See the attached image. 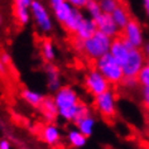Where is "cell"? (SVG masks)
Segmentation results:
<instances>
[{
  "mask_svg": "<svg viewBox=\"0 0 149 149\" xmlns=\"http://www.w3.org/2000/svg\"><path fill=\"white\" fill-rule=\"evenodd\" d=\"M5 65H4V63H1V62H0V73H1V74H4L5 73Z\"/></svg>",
  "mask_w": 149,
  "mask_h": 149,
  "instance_id": "obj_35",
  "label": "cell"
},
{
  "mask_svg": "<svg viewBox=\"0 0 149 149\" xmlns=\"http://www.w3.org/2000/svg\"><path fill=\"white\" fill-rule=\"evenodd\" d=\"M121 36L132 44L133 48H143L144 46V33L141 24L135 18H132L129 23L125 25V28L121 31Z\"/></svg>",
  "mask_w": 149,
  "mask_h": 149,
  "instance_id": "obj_8",
  "label": "cell"
},
{
  "mask_svg": "<svg viewBox=\"0 0 149 149\" xmlns=\"http://www.w3.org/2000/svg\"><path fill=\"white\" fill-rule=\"evenodd\" d=\"M22 96H23V99L27 101L28 104H31L32 106H42V104L44 101V96L40 94V92H37V91H33V90H28V88H25L22 92Z\"/></svg>",
  "mask_w": 149,
  "mask_h": 149,
  "instance_id": "obj_19",
  "label": "cell"
},
{
  "mask_svg": "<svg viewBox=\"0 0 149 149\" xmlns=\"http://www.w3.org/2000/svg\"><path fill=\"white\" fill-rule=\"evenodd\" d=\"M67 140L73 148H84L87 143V138L77 129H71L67 133Z\"/></svg>",
  "mask_w": 149,
  "mask_h": 149,
  "instance_id": "obj_18",
  "label": "cell"
},
{
  "mask_svg": "<svg viewBox=\"0 0 149 149\" xmlns=\"http://www.w3.org/2000/svg\"><path fill=\"white\" fill-rule=\"evenodd\" d=\"M140 96H141V105L149 113V87H141Z\"/></svg>",
  "mask_w": 149,
  "mask_h": 149,
  "instance_id": "obj_26",
  "label": "cell"
},
{
  "mask_svg": "<svg viewBox=\"0 0 149 149\" xmlns=\"http://www.w3.org/2000/svg\"><path fill=\"white\" fill-rule=\"evenodd\" d=\"M136 80L140 87H149V61L145 62L144 67L136 76Z\"/></svg>",
  "mask_w": 149,
  "mask_h": 149,
  "instance_id": "obj_24",
  "label": "cell"
},
{
  "mask_svg": "<svg viewBox=\"0 0 149 149\" xmlns=\"http://www.w3.org/2000/svg\"><path fill=\"white\" fill-rule=\"evenodd\" d=\"M0 62L4 63V65L6 66L10 62V56L8 53H1V56H0Z\"/></svg>",
  "mask_w": 149,
  "mask_h": 149,
  "instance_id": "obj_30",
  "label": "cell"
},
{
  "mask_svg": "<svg viewBox=\"0 0 149 149\" xmlns=\"http://www.w3.org/2000/svg\"><path fill=\"white\" fill-rule=\"evenodd\" d=\"M46 73H47V86L51 91L57 92L62 87L61 85V77H59V71L54 66L48 65L46 66Z\"/></svg>",
  "mask_w": 149,
  "mask_h": 149,
  "instance_id": "obj_13",
  "label": "cell"
},
{
  "mask_svg": "<svg viewBox=\"0 0 149 149\" xmlns=\"http://www.w3.org/2000/svg\"><path fill=\"white\" fill-rule=\"evenodd\" d=\"M95 68L105 77L110 85H121L124 80L123 66L115 61L110 53H106L99 59H96Z\"/></svg>",
  "mask_w": 149,
  "mask_h": 149,
  "instance_id": "obj_3",
  "label": "cell"
},
{
  "mask_svg": "<svg viewBox=\"0 0 149 149\" xmlns=\"http://www.w3.org/2000/svg\"><path fill=\"white\" fill-rule=\"evenodd\" d=\"M96 1H100V0H96Z\"/></svg>",
  "mask_w": 149,
  "mask_h": 149,
  "instance_id": "obj_37",
  "label": "cell"
},
{
  "mask_svg": "<svg viewBox=\"0 0 149 149\" xmlns=\"http://www.w3.org/2000/svg\"><path fill=\"white\" fill-rule=\"evenodd\" d=\"M52 10H53L54 18L58 20V23H61L63 25V24H65V22L68 19V17L71 15L73 8L67 1H63L62 4H59L58 6H56V8H53Z\"/></svg>",
  "mask_w": 149,
  "mask_h": 149,
  "instance_id": "obj_17",
  "label": "cell"
},
{
  "mask_svg": "<svg viewBox=\"0 0 149 149\" xmlns=\"http://www.w3.org/2000/svg\"><path fill=\"white\" fill-rule=\"evenodd\" d=\"M96 32H97V25H96L95 20L91 19V18L85 17V19L82 20V23L80 24L74 37H76L77 40L84 42V40L90 39L91 37H94L96 34Z\"/></svg>",
  "mask_w": 149,
  "mask_h": 149,
  "instance_id": "obj_11",
  "label": "cell"
},
{
  "mask_svg": "<svg viewBox=\"0 0 149 149\" xmlns=\"http://www.w3.org/2000/svg\"><path fill=\"white\" fill-rule=\"evenodd\" d=\"M143 6H144V12L147 14V17H149V0H143Z\"/></svg>",
  "mask_w": 149,
  "mask_h": 149,
  "instance_id": "obj_34",
  "label": "cell"
},
{
  "mask_svg": "<svg viewBox=\"0 0 149 149\" xmlns=\"http://www.w3.org/2000/svg\"><path fill=\"white\" fill-rule=\"evenodd\" d=\"M147 58L144 56L143 49H138L134 48L129 52V56L126 58L125 63L123 65V72H124V77H136L141 68L144 67Z\"/></svg>",
  "mask_w": 149,
  "mask_h": 149,
  "instance_id": "obj_5",
  "label": "cell"
},
{
  "mask_svg": "<svg viewBox=\"0 0 149 149\" xmlns=\"http://www.w3.org/2000/svg\"><path fill=\"white\" fill-rule=\"evenodd\" d=\"M111 42H113V38L97 31L96 34L91 37L90 39H86L84 42L79 40V48L80 51L84 52L86 57L96 61L100 57H102L104 54L109 53Z\"/></svg>",
  "mask_w": 149,
  "mask_h": 149,
  "instance_id": "obj_2",
  "label": "cell"
},
{
  "mask_svg": "<svg viewBox=\"0 0 149 149\" xmlns=\"http://www.w3.org/2000/svg\"><path fill=\"white\" fill-rule=\"evenodd\" d=\"M141 49H143V52H144V56H145V58H147V61H149V42L145 43Z\"/></svg>",
  "mask_w": 149,
  "mask_h": 149,
  "instance_id": "obj_32",
  "label": "cell"
},
{
  "mask_svg": "<svg viewBox=\"0 0 149 149\" xmlns=\"http://www.w3.org/2000/svg\"><path fill=\"white\" fill-rule=\"evenodd\" d=\"M0 149H12V145L8 140H0Z\"/></svg>",
  "mask_w": 149,
  "mask_h": 149,
  "instance_id": "obj_31",
  "label": "cell"
},
{
  "mask_svg": "<svg viewBox=\"0 0 149 149\" xmlns=\"http://www.w3.org/2000/svg\"><path fill=\"white\" fill-rule=\"evenodd\" d=\"M95 107L104 118L110 119L114 118L116 114V97H115L114 91L110 90L104 92V94L96 96L94 100Z\"/></svg>",
  "mask_w": 149,
  "mask_h": 149,
  "instance_id": "obj_6",
  "label": "cell"
},
{
  "mask_svg": "<svg viewBox=\"0 0 149 149\" xmlns=\"http://www.w3.org/2000/svg\"><path fill=\"white\" fill-rule=\"evenodd\" d=\"M42 136L47 144L54 145V144L58 143L59 139H61V132H59V129L54 124H47L43 128Z\"/></svg>",
  "mask_w": 149,
  "mask_h": 149,
  "instance_id": "obj_16",
  "label": "cell"
},
{
  "mask_svg": "<svg viewBox=\"0 0 149 149\" xmlns=\"http://www.w3.org/2000/svg\"><path fill=\"white\" fill-rule=\"evenodd\" d=\"M111 17H113V19H114L115 23H116V25L120 28V31H123V29L125 28V25L129 23V20L132 19L129 9L125 6L124 3L114 10V13L111 14Z\"/></svg>",
  "mask_w": 149,
  "mask_h": 149,
  "instance_id": "obj_14",
  "label": "cell"
},
{
  "mask_svg": "<svg viewBox=\"0 0 149 149\" xmlns=\"http://www.w3.org/2000/svg\"><path fill=\"white\" fill-rule=\"evenodd\" d=\"M15 17H17V20L22 25H27L31 20V10L28 9H22V8H15Z\"/></svg>",
  "mask_w": 149,
  "mask_h": 149,
  "instance_id": "obj_25",
  "label": "cell"
},
{
  "mask_svg": "<svg viewBox=\"0 0 149 149\" xmlns=\"http://www.w3.org/2000/svg\"><path fill=\"white\" fill-rule=\"evenodd\" d=\"M95 23L97 25V31L106 34L107 37L110 38H116L118 36L121 34V31L120 28L116 25V23L114 22L111 14H101L99 18L95 19Z\"/></svg>",
  "mask_w": 149,
  "mask_h": 149,
  "instance_id": "obj_10",
  "label": "cell"
},
{
  "mask_svg": "<svg viewBox=\"0 0 149 149\" xmlns=\"http://www.w3.org/2000/svg\"><path fill=\"white\" fill-rule=\"evenodd\" d=\"M63 1H66V0H49V3H51V6H52V9L56 8V6H58L59 4H62Z\"/></svg>",
  "mask_w": 149,
  "mask_h": 149,
  "instance_id": "obj_33",
  "label": "cell"
},
{
  "mask_svg": "<svg viewBox=\"0 0 149 149\" xmlns=\"http://www.w3.org/2000/svg\"><path fill=\"white\" fill-rule=\"evenodd\" d=\"M34 0H14V5L15 8H22V9H28L31 10V6Z\"/></svg>",
  "mask_w": 149,
  "mask_h": 149,
  "instance_id": "obj_29",
  "label": "cell"
},
{
  "mask_svg": "<svg viewBox=\"0 0 149 149\" xmlns=\"http://www.w3.org/2000/svg\"><path fill=\"white\" fill-rule=\"evenodd\" d=\"M121 85L125 87H128V88H135V87L139 86V82H138L136 77H124Z\"/></svg>",
  "mask_w": 149,
  "mask_h": 149,
  "instance_id": "obj_27",
  "label": "cell"
},
{
  "mask_svg": "<svg viewBox=\"0 0 149 149\" xmlns=\"http://www.w3.org/2000/svg\"><path fill=\"white\" fill-rule=\"evenodd\" d=\"M84 19H85V15L82 14V12L79 9H73L71 15L68 17V19L63 24V28L66 29V32L71 33V34H76L77 29H79L80 24L82 23Z\"/></svg>",
  "mask_w": 149,
  "mask_h": 149,
  "instance_id": "obj_12",
  "label": "cell"
},
{
  "mask_svg": "<svg viewBox=\"0 0 149 149\" xmlns=\"http://www.w3.org/2000/svg\"><path fill=\"white\" fill-rule=\"evenodd\" d=\"M132 49H134L133 46L120 34V36H118L116 38L113 39L109 53L113 56V58L115 59V61L123 66L125 63L126 58H128L129 52Z\"/></svg>",
  "mask_w": 149,
  "mask_h": 149,
  "instance_id": "obj_9",
  "label": "cell"
},
{
  "mask_svg": "<svg viewBox=\"0 0 149 149\" xmlns=\"http://www.w3.org/2000/svg\"><path fill=\"white\" fill-rule=\"evenodd\" d=\"M148 123H149V113H148Z\"/></svg>",
  "mask_w": 149,
  "mask_h": 149,
  "instance_id": "obj_36",
  "label": "cell"
},
{
  "mask_svg": "<svg viewBox=\"0 0 149 149\" xmlns=\"http://www.w3.org/2000/svg\"><path fill=\"white\" fill-rule=\"evenodd\" d=\"M85 87L90 94L96 97V96L109 91L111 88V85L107 82L106 79L99 72L96 68L90 70L85 76Z\"/></svg>",
  "mask_w": 149,
  "mask_h": 149,
  "instance_id": "obj_4",
  "label": "cell"
},
{
  "mask_svg": "<svg viewBox=\"0 0 149 149\" xmlns=\"http://www.w3.org/2000/svg\"><path fill=\"white\" fill-rule=\"evenodd\" d=\"M77 126V130L80 133H82L86 138H90L92 134H94V130H95V126H96V120L92 115H87V116L82 118L81 120L74 123Z\"/></svg>",
  "mask_w": 149,
  "mask_h": 149,
  "instance_id": "obj_15",
  "label": "cell"
},
{
  "mask_svg": "<svg viewBox=\"0 0 149 149\" xmlns=\"http://www.w3.org/2000/svg\"><path fill=\"white\" fill-rule=\"evenodd\" d=\"M66 1L68 3L73 9L82 10V9L86 8V4L88 3V0H66Z\"/></svg>",
  "mask_w": 149,
  "mask_h": 149,
  "instance_id": "obj_28",
  "label": "cell"
},
{
  "mask_svg": "<svg viewBox=\"0 0 149 149\" xmlns=\"http://www.w3.org/2000/svg\"><path fill=\"white\" fill-rule=\"evenodd\" d=\"M99 4L104 14H113L114 10L123 4V1L121 0H100Z\"/></svg>",
  "mask_w": 149,
  "mask_h": 149,
  "instance_id": "obj_22",
  "label": "cell"
},
{
  "mask_svg": "<svg viewBox=\"0 0 149 149\" xmlns=\"http://www.w3.org/2000/svg\"><path fill=\"white\" fill-rule=\"evenodd\" d=\"M42 109L44 113V116H46L48 120H53L56 116H58V110L57 106L54 104L53 97H46L44 101L42 104Z\"/></svg>",
  "mask_w": 149,
  "mask_h": 149,
  "instance_id": "obj_20",
  "label": "cell"
},
{
  "mask_svg": "<svg viewBox=\"0 0 149 149\" xmlns=\"http://www.w3.org/2000/svg\"><path fill=\"white\" fill-rule=\"evenodd\" d=\"M40 53H42L43 58L46 62H52L56 58V52H54V46L49 39L43 40L42 46H40Z\"/></svg>",
  "mask_w": 149,
  "mask_h": 149,
  "instance_id": "obj_21",
  "label": "cell"
},
{
  "mask_svg": "<svg viewBox=\"0 0 149 149\" xmlns=\"http://www.w3.org/2000/svg\"><path fill=\"white\" fill-rule=\"evenodd\" d=\"M85 10L88 13V15H90L91 19H94V20L102 14L99 1H96V0H88V3L86 4V8H85Z\"/></svg>",
  "mask_w": 149,
  "mask_h": 149,
  "instance_id": "obj_23",
  "label": "cell"
},
{
  "mask_svg": "<svg viewBox=\"0 0 149 149\" xmlns=\"http://www.w3.org/2000/svg\"><path fill=\"white\" fill-rule=\"evenodd\" d=\"M31 14L36 22V25L42 32L48 33L53 29V22L51 19L49 13H48L46 6L39 0H34L33 1V4L31 6Z\"/></svg>",
  "mask_w": 149,
  "mask_h": 149,
  "instance_id": "obj_7",
  "label": "cell"
},
{
  "mask_svg": "<svg viewBox=\"0 0 149 149\" xmlns=\"http://www.w3.org/2000/svg\"><path fill=\"white\" fill-rule=\"evenodd\" d=\"M54 104L58 110V116L66 121L76 120L81 101L77 92L70 86H62L53 96Z\"/></svg>",
  "mask_w": 149,
  "mask_h": 149,
  "instance_id": "obj_1",
  "label": "cell"
}]
</instances>
